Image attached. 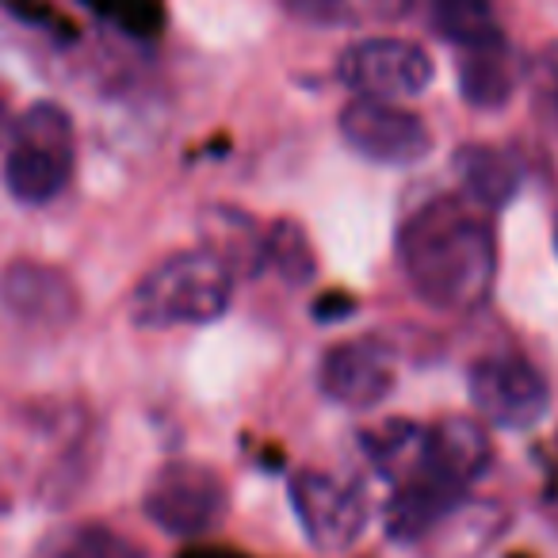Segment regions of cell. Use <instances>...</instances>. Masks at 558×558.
<instances>
[{
	"instance_id": "1",
	"label": "cell",
	"mask_w": 558,
	"mask_h": 558,
	"mask_svg": "<svg viewBox=\"0 0 558 558\" xmlns=\"http://www.w3.org/2000/svg\"><path fill=\"white\" fill-rule=\"evenodd\" d=\"M398 264L413 295L440 314H471L494 291L497 238L463 195H436L398 230Z\"/></svg>"
},
{
	"instance_id": "2",
	"label": "cell",
	"mask_w": 558,
	"mask_h": 558,
	"mask_svg": "<svg viewBox=\"0 0 558 558\" xmlns=\"http://www.w3.org/2000/svg\"><path fill=\"white\" fill-rule=\"evenodd\" d=\"M233 271L207 248H187L142 276L131 295V318L142 329L210 326L230 311Z\"/></svg>"
},
{
	"instance_id": "3",
	"label": "cell",
	"mask_w": 558,
	"mask_h": 558,
	"mask_svg": "<svg viewBox=\"0 0 558 558\" xmlns=\"http://www.w3.org/2000/svg\"><path fill=\"white\" fill-rule=\"evenodd\" d=\"M73 119L58 104H32L12 123L9 146H4V184L20 203H50L65 192L73 177Z\"/></svg>"
},
{
	"instance_id": "4",
	"label": "cell",
	"mask_w": 558,
	"mask_h": 558,
	"mask_svg": "<svg viewBox=\"0 0 558 558\" xmlns=\"http://www.w3.org/2000/svg\"><path fill=\"white\" fill-rule=\"evenodd\" d=\"M142 509L161 532L195 539L222 524L226 509H230V489L203 463H165L149 478Z\"/></svg>"
},
{
	"instance_id": "5",
	"label": "cell",
	"mask_w": 558,
	"mask_h": 558,
	"mask_svg": "<svg viewBox=\"0 0 558 558\" xmlns=\"http://www.w3.org/2000/svg\"><path fill=\"white\" fill-rule=\"evenodd\" d=\"M341 138L356 157L387 169H410L433 154V131L421 116L390 100L352 96L341 111Z\"/></svg>"
},
{
	"instance_id": "6",
	"label": "cell",
	"mask_w": 558,
	"mask_h": 558,
	"mask_svg": "<svg viewBox=\"0 0 558 558\" xmlns=\"http://www.w3.org/2000/svg\"><path fill=\"white\" fill-rule=\"evenodd\" d=\"M337 77L352 96L402 104L433 85L436 65L428 50L410 39H360L337 58Z\"/></svg>"
},
{
	"instance_id": "7",
	"label": "cell",
	"mask_w": 558,
	"mask_h": 558,
	"mask_svg": "<svg viewBox=\"0 0 558 558\" xmlns=\"http://www.w3.org/2000/svg\"><path fill=\"white\" fill-rule=\"evenodd\" d=\"M466 395L486 425L509 433L535 428L550 410L547 379L520 356H486L471 364Z\"/></svg>"
},
{
	"instance_id": "8",
	"label": "cell",
	"mask_w": 558,
	"mask_h": 558,
	"mask_svg": "<svg viewBox=\"0 0 558 558\" xmlns=\"http://www.w3.org/2000/svg\"><path fill=\"white\" fill-rule=\"evenodd\" d=\"M291 509L303 524L306 539L318 550H349L367 527V505L356 486L326 471H299L288 482Z\"/></svg>"
},
{
	"instance_id": "9",
	"label": "cell",
	"mask_w": 558,
	"mask_h": 558,
	"mask_svg": "<svg viewBox=\"0 0 558 558\" xmlns=\"http://www.w3.org/2000/svg\"><path fill=\"white\" fill-rule=\"evenodd\" d=\"M318 383L333 402L349 410H372L395 390V364L379 344L349 341L322 356Z\"/></svg>"
},
{
	"instance_id": "10",
	"label": "cell",
	"mask_w": 558,
	"mask_h": 558,
	"mask_svg": "<svg viewBox=\"0 0 558 558\" xmlns=\"http://www.w3.org/2000/svg\"><path fill=\"white\" fill-rule=\"evenodd\" d=\"M0 303L27 326L58 329L77 314V291L62 271L35 260H16L0 276Z\"/></svg>"
},
{
	"instance_id": "11",
	"label": "cell",
	"mask_w": 558,
	"mask_h": 558,
	"mask_svg": "<svg viewBox=\"0 0 558 558\" xmlns=\"http://www.w3.org/2000/svg\"><path fill=\"white\" fill-rule=\"evenodd\" d=\"M459 50V93L474 111H501L509 108V100L517 96L520 81H524L527 65L520 62V54L512 50V43L505 39V32L478 39L471 47Z\"/></svg>"
},
{
	"instance_id": "12",
	"label": "cell",
	"mask_w": 558,
	"mask_h": 558,
	"mask_svg": "<svg viewBox=\"0 0 558 558\" xmlns=\"http://www.w3.org/2000/svg\"><path fill=\"white\" fill-rule=\"evenodd\" d=\"M489 436L471 417H444L440 425H428V451L425 466L417 474H428L436 482H448L456 489H471L489 466ZM413 474V478H417Z\"/></svg>"
},
{
	"instance_id": "13",
	"label": "cell",
	"mask_w": 558,
	"mask_h": 558,
	"mask_svg": "<svg viewBox=\"0 0 558 558\" xmlns=\"http://www.w3.org/2000/svg\"><path fill=\"white\" fill-rule=\"evenodd\" d=\"M451 169H456L459 180V195L471 199L478 210H486V215L509 207L520 192V165L497 146L474 142V146L456 149Z\"/></svg>"
},
{
	"instance_id": "14",
	"label": "cell",
	"mask_w": 558,
	"mask_h": 558,
	"mask_svg": "<svg viewBox=\"0 0 558 558\" xmlns=\"http://www.w3.org/2000/svg\"><path fill=\"white\" fill-rule=\"evenodd\" d=\"M203 238H207V253H215L233 276L253 279L268 268L264 256V233L256 230V222L248 215L233 207H210L203 215Z\"/></svg>"
},
{
	"instance_id": "15",
	"label": "cell",
	"mask_w": 558,
	"mask_h": 558,
	"mask_svg": "<svg viewBox=\"0 0 558 558\" xmlns=\"http://www.w3.org/2000/svg\"><path fill=\"white\" fill-rule=\"evenodd\" d=\"M360 444H364L375 471H379L390 486H402V482H410L413 474L425 466L428 428L417 425V421H387V425L372 428Z\"/></svg>"
},
{
	"instance_id": "16",
	"label": "cell",
	"mask_w": 558,
	"mask_h": 558,
	"mask_svg": "<svg viewBox=\"0 0 558 558\" xmlns=\"http://www.w3.org/2000/svg\"><path fill=\"white\" fill-rule=\"evenodd\" d=\"M264 256H268V268L288 288H306L318 276V256H314L311 238L295 218H276L264 230Z\"/></svg>"
},
{
	"instance_id": "17",
	"label": "cell",
	"mask_w": 558,
	"mask_h": 558,
	"mask_svg": "<svg viewBox=\"0 0 558 558\" xmlns=\"http://www.w3.org/2000/svg\"><path fill=\"white\" fill-rule=\"evenodd\" d=\"M428 16L451 47H471V43L501 32L489 0H428Z\"/></svg>"
},
{
	"instance_id": "18",
	"label": "cell",
	"mask_w": 558,
	"mask_h": 558,
	"mask_svg": "<svg viewBox=\"0 0 558 558\" xmlns=\"http://www.w3.org/2000/svg\"><path fill=\"white\" fill-rule=\"evenodd\" d=\"M43 558H149V555L134 539L111 532V527L81 524L54 535L47 543V550H43Z\"/></svg>"
},
{
	"instance_id": "19",
	"label": "cell",
	"mask_w": 558,
	"mask_h": 558,
	"mask_svg": "<svg viewBox=\"0 0 558 558\" xmlns=\"http://www.w3.org/2000/svg\"><path fill=\"white\" fill-rule=\"evenodd\" d=\"M527 93H532V111L550 134H558V43H547L539 54L527 62Z\"/></svg>"
},
{
	"instance_id": "20",
	"label": "cell",
	"mask_w": 558,
	"mask_h": 558,
	"mask_svg": "<svg viewBox=\"0 0 558 558\" xmlns=\"http://www.w3.org/2000/svg\"><path fill=\"white\" fill-rule=\"evenodd\" d=\"M283 4L299 20H306V24H337V20L349 16L344 0H283Z\"/></svg>"
},
{
	"instance_id": "21",
	"label": "cell",
	"mask_w": 558,
	"mask_h": 558,
	"mask_svg": "<svg viewBox=\"0 0 558 558\" xmlns=\"http://www.w3.org/2000/svg\"><path fill=\"white\" fill-rule=\"evenodd\" d=\"M405 4L410 0H344V9H364V12H372V16H398V12H405Z\"/></svg>"
},
{
	"instance_id": "22",
	"label": "cell",
	"mask_w": 558,
	"mask_h": 558,
	"mask_svg": "<svg viewBox=\"0 0 558 558\" xmlns=\"http://www.w3.org/2000/svg\"><path fill=\"white\" fill-rule=\"evenodd\" d=\"M9 134H12L9 104H4V96H0V146H9Z\"/></svg>"
},
{
	"instance_id": "23",
	"label": "cell",
	"mask_w": 558,
	"mask_h": 558,
	"mask_svg": "<svg viewBox=\"0 0 558 558\" xmlns=\"http://www.w3.org/2000/svg\"><path fill=\"white\" fill-rule=\"evenodd\" d=\"M184 558H241V555H230V550H187Z\"/></svg>"
},
{
	"instance_id": "24",
	"label": "cell",
	"mask_w": 558,
	"mask_h": 558,
	"mask_svg": "<svg viewBox=\"0 0 558 558\" xmlns=\"http://www.w3.org/2000/svg\"><path fill=\"white\" fill-rule=\"evenodd\" d=\"M555 253H558V218H555Z\"/></svg>"
}]
</instances>
